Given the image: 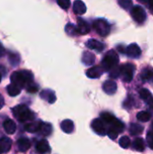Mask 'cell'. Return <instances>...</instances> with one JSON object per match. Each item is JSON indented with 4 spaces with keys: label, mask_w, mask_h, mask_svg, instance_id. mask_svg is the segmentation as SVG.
I'll use <instances>...</instances> for the list:
<instances>
[{
    "label": "cell",
    "mask_w": 153,
    "mask_h": 154,
    "mask_svg": "<svg viewBox=\"0 0 153 154\" xmlns=\"http://www.w3.org/2000/svg\"><path fill=\"white\" fill-rule=\"evenodd\" d=\"M12 84L17 86L18 88H27L30 84L33 83V76L31 71L20 70L13 72L10 77Z\"/></svg>",
    "instance_id": "obj_1"
},
{
    "label": "cell",
    "mask_w": 153,
    "mask_h": 154,
    "mask_svg": "<svg viewBox=\"0 0 153 154\" xmlns=\"http://www.w3.org/2000/svg\"><path fill=\"white\" fill-rule=\"evenodd\" d=\"M119 63V57L118 54L114 51L111 50L108 52H106V54L105 55L101 64H102V69L103 70L106 71H109L111 69H113L114 68L117 67Z\"/></svg>",
    "instance_id": "obj_2"
},
{
    "label": "cell",
    "mask_w": 153,
    "mask_h": 154,
    "mask_svg": "<svg viewBox=\"0 0 153 154\" xmlns=\"http://www.w3.org/2000/svg\"><path fill=\"white\" fill-rule=\"evenodd\" d=\"M14 116L21 123L33 119V114L24 105H19L13 108Z\"/></svg>",
    "instance_id": "obj_3"
},
{
    "label": "cell",
    "mask_w": 153,
    "mask_h": 154,
    "mask_svg": "<svg viewBox=\"0 0 153 154\" xmlns=\"http://www.w3.org/2000/svg\"><path fill=\"white\" fill-rule=\"evenodd\" d=\"M135 66L132 63H126L120 67V75L124 82H131L133 79Z\"/></svg>",
    "instance_id": "obj_4"
},
{
    "label": "cell",
    "mask_w": 153,
    "mask_h": 154,
    "mask_svg": "<svg viewBox=\"0 0 153 154\" xmlns=\"http://www.w3.org/2000/svg\"><path fill=\"white\" fill-rule=\"evenodd\" d=\"M93 27L95 29V31L101 36L105 37L107 36L110 33L111 31V27L110 24L104 19H97L93 23Z\"/></svg>",
    "instance_id": "obj_5"
},
{
    "label": "cell",
    "mask_w": 153,
    "mask_h": 154,
    "mask_svg": "<svg viewBox=\"0 0 153 154\" xmlns=\"http://www.w3.org/2000/svg\"><path fill=\"white\" fill-rule=\"evenodd\" d=\"M131 14H132V17L134 19V21H136L138 23H144V21L146 20V17H147L145 10L140 5L133 6V8L131 10Z\"/></svg>",
    "instance_id": "obj_6"
},
{
    "label": "cell",
    "mask_w": 153,
    "mask_h": 154,
    "mask_svg": "<svg viewBox=\"0 0 153 154\" xmlns=\"http://www.w3.org/2000/svg\"><path fill=\"white\" fill-rule=\"evenodd\" d=\"M91 127L95 131V133H96L98 135L104 136L107 133L106 127L105 125V122L100 118H96V119L93 120L91 123Z\"/></svg>",
    "instance_id": "obj_7"
},
{
    "label": "cell",
    "mask_w": 153,
    "mask_h": 154,
    "mask_svg": "<svg viewBox=\"0 0 153 154\" xmlns=\"http://www.w3.org/2000/svg\"><path fill=\"white\" fill-rule=\"evenodd\" d=\"M139 95L140 97L146 103V105L149 106V107L153 108V96L151 91H149L146 88H142L139 91Z\"/></svg>",
    "instance_id": "obj_8"
},
{
    "label": "cell",
    "mask_w": 153,
    "mask_h": 154,
    "mask_svg": "<svg viewBox=\"0 0 153 154\" xmlns=\"http://www.w3.org/2000/svg\"><path fill=\"white\" fill-rule=\"evenodd\" d=\"M125 53L130 58H139L142 54V51L136 43H132L126 48Z\"/></svg>",
    "instance_id": "obj_9"
},
{
    "label": "cell",
    "mask_w": 153,
    "mask_h": 154,
    "mask_svg": "<svg viewBox=\"0 0 153 154\" xmlns=\"http://www.w3.org/2000/svg\"><path fill=\"white\" fill-rule=\"evenodd\" d=\"M87 46L89 49H91V50H96V51H98V52L103 51L104 49L106 48V45H105L103 42H99V41H97V40H95V39H90V40H88V41L87 42Z\"/></svg>",
    "instance_id": "obj_10"
},
{
    "label": "cell",
    "mask_w": 153,
    "mask_h": 154,
    "mask_svg": "<svg viewBox=\"0 0 153 154\" xmlns=\"http://www.w3.org/2000/svg\"><path fill=\"white\" fill-rule=\"evenodd\" d=\"M103 89L107 95H114L117 90V84L113 80H107L103 84Z\"/></svg>",
    "instance_id": "obj_11"
},
{
    "label": "cell",
    "mask_w": 153,
    "mask_h": 154,
    "mask_svg": "<svg viewBox=\"0 0 153 154\" xmlns=\"http://www.w3.org/2000/svg\"><path fill=\"white\" fill-rule=\"evenodd\" d=\"M12 147V140L8 137H2L0 139V152L5 153L10 151Z\"/></svg>",
    "instance_id": "obj_12"
},
{
    "label": "cell",
    "mask_w": 153,
    "mask_h": 154,
    "mask_svg": "<svg viewBox=\"0 0 153 154\" xmlns=\"http://www.w3.org/2000/svg\"><path fill=\"white\" fill-rule=\"evenodd\" d=\"M77 27V32L79 34H86L89 32L90 31V26L89 24L83 19H78V26Z\"/></svg>",
    "instance_id": "obj_13"
},
{
    "label": "cell",
    "mask_w": 153,
    "mask_h": 154,
    "mask_svg": "<svg viewBox=\"0 0 153 154\" xmlns=\"http://www.w3.org/2000/svg\"><path fill=\"white\" fill-rule=\"evenodd\" d=\"M103 69L100 66H95L93 68H90L87 71V76L90 79H98L103 74Z\"/></svg>",
    "instance_id": "obj_14"
},
{
    "label": "cell",
    "mask_w": 153,
    "mask_h": 154,
    "mask_svg": "<svg viewBox=\"0 0 153 154\" xmlns=\"http://www.w3.org/2000/svg\"><path fill=\"white\" fill-rule=\"evenodd\" d=\"M73 11L76 14H83L87 11V6L81 0H76L73 3Z\"/></svg>",
    "instance_id": "obj_15"
},
{
    "label": "cell",
    "mask_w": 153,
    "mask_h": 154,
    "mask_svg": "<svg viewBox=\"0 0 153 154\" xmlns=\"http://www.w3.org/2000/svg\"><path fill=\"white\" fill-rule=\"evenodd\" d=\"M36 150L40 153H48V152H50V144H49L48 141L44 140V139L39 141L38 143L36 144Z\"/></svg>",
    "instance_id": "obj_16"
},
{
    "label": "cell",
    "mask_w": 153,
    "mask_h": 154,
    "mask_svg": "<svg viewBox=\"0 0 153 154\" xmlns=\"http://www.w3.org/2000/svg\"><path fill=\"white\" fill-rule=\"evenodd\" d=\"M41 97L44 100H46L48 103L50 104H52L56 101V96H55V93L51 90H49V89H46V90H43L41 93Z\"/></svg>",
    "instance_id": "obj_17"
},
{
    "label": "cell",
    "mask_w": 153,
    "mask_h": 154,
    "mask_svg": "<svg viewBox=\"0 0 153 154\" xmlns=\"http://www.w3.org/2000/svg\"><path fill=\"white\" fill-rule=\"evenodd\" d=\"M60 128L61 130L66 133V134H71L74 131V123L69 120V119H66L64 121L61 122L60 124Z\"/></svg>",
    "instance_id": "obj_18"
},
{
    "label": "cell",
    "mask_w": 153,
    "mask_h": 154,
    "mask_svg": "<svg viewBox=\"0 0 153 154\" xmlns=\"http://www.w3.org/2000/svg\"><path fill=\"white\" fill-rule=\"evenodd\" d=\"M3 126H4V129L5 131L9 134H13L14 133H15L16 131V125H15V123L11 120V119H7L4 122L3 124Z\"/></svg>",
    "instance_id": "obj_19"
},
{
    "label": "cell",
    "mask_w": 153,
    "mask_h": 154,
    "mask_svg": "<svg viewBox=\"0 0 153 154\" xmlns=\"http://www.w3.org/2000/svg\"><path fill=\"white\" fill-rule=\"evenodd\" d=\"M17 146H18V149L20 152H26L31 146L30 140L26 137H22L18 140Z\"/></svg>",
    "instance_id": "obj_20"
},
{
    "label": "cell",
    "mask_w": 153,
    "mask_h": 154,
    "mask_svg": "<svg viewBox=\"0 0 153 154\" xmlns=\"http://www.w3.org/2000/svg\"><path fill=\"white\" fill-rule=\"evenodd\" d=\"M95 60H96V57L93 53L89 52V51H85L82 55V62L85 64V65H92L95 63Z\"/></svg>",
    "instance_id": "obj_21"
},
{
    "label": "cell",
    "mask_w": 153,
    "mask_h": 154,
    "mask_svg": "<svg viewBox=\"0 0 153 154\" xmlns=\"http://www.w3.org/2000/svg\"><path fill=\"white\" fill-rule=\"evenodd\" d=\"M109 129L112 130V131H114V132H115L116 134H119L120 133H122V132L124 130V123L121 122L120 120L115 119V120L111 124V126H110Z\"/></svg>",
    "instance_id": "obj_22"
},
{
    "label": "cell",
    "mask_w": 153,
    "mask_h": 154,
    "mask_svg": "<svg viewBox=\"0 0 153 154\" xmlns=\"http://www.w3.org/2000/svg\"><path fill=\"white\" fill-rule=\"evenodd\" d=\"M141 78L143 81L151 80L153 78V69L151 67H147L142 69L141 73Z\"/></svg>",
    "instance_id": "obj_23"
},
{
    "label": "cell",
    "mask_w": 153,
    "mask_h": 154,
    "mask_svg": "<svg viewBox=\"0 0 153 154\" xmlns=\"http://www.w3.org/2000/svg\"><path fill=\"white\" fill-rule=\"evenodd\" d=\"M41 125V122L30 123L25 125V130L30 133H37V132H40Z\"/></svg>",
    "instance_id": "obj_24"
},
{
    "label": "cell",
    "mask_w": 153,
    "mask_h": 154,
    "mask_svg": "<svg viewBox=\"0 0 153 154\" xmlns=\"http://www.w3.org/2000/svg\"><path fill=\"white\" fill-rule=\"evenodd\" d=\"M133 149L137 152H143L145 149V143L142 138H136L133 143Z\"/></svg>",
    "instance_id": "obj_25"
},
{
    "label": "cell",
    "mask_w": 153,
    "mask_h": 154,
    "mask_svg": "<svg viewBox=\"0 0 153 154\" xmlns=\"http://www.w3.org/2000/svg\"><path fill=\"white\" fill-rule=\"evenodd\" d=\"M144 128L143 126L138 125V124H132L131 127H130V133L132 135H137L140 134L143 132Z\"/></svg>",
    "instance_id": "obj_26"
},
{
    "label": "cell",
    "mask_w": 153,
    "mask_h": 154,
    "mask_svg": "<svg viewBox=\"0 0 153 154\" xmlns=\"http://www.w3.org/2000/svg\"><path fill=\"white\" fill-rule=\"evenodd\" d=\"M101 119H102L105 123L111 125L116 118H115V116H113L112 114H110V113H108V112H104V113L101 114Z\"/></svg>",
    "instance_id": "obj_27"
},
{
    "label": "cell",
    "mask_w": 153,
    "mask_h": 154,
    "mask_svg": "<svg viewBox=\"0 0 153 154\" xmlns=\"http://www.w3.org/2000/svg\"><path fill=\"white\" fill-rule=\"evenodd\" d=\"M51 130H52V127H51L50 124H49V123H41V129H40V132H41V134H43L45 136H48L51 133Z\"/></svg>",
    "instance_id": "obj_28"
},
{
    "label": "cell",
    "mask_w": 153,
    "mask_h": 154,
    "mask_svg": "<svg viewBox=\"0 0 153 154\" xmlns=\"http://www.w3.org/2000/svg\"><path fill=\"white\" fill-rule=\"evenodd\" d=\"M21 92V88H18L17 86L14 85V84H10L7 87V93L11 96V97H15L17 95H19Z\"/></svg>",
    "instance_id": "obj_29"
},
{
    "label": "cell",
    "mask_w": 153,
    "mask_h": 154,
    "mask_svg": "<svg viewBox=\"0 0 153 154\" xmlns=\"http://www.w3.org/2000/svg\"><path fill=\"white\" fill-rule=\"evenodd\" d=\"M151 116L149 112L147 111H141L137 114V119L140 121V122H148L150 119H151Z\"/></svg>",
    "instance_id": "obj_30"
},
{
    "label": "cell",
    "mask_w": 153,
    "mask_h": 154,
    "mask_svg": "<svg viewBox=\"0 0 153 154\" xmlns=\"http://www.w3.org/2000/svg\"><path fill=\"white\" fill-rule=\"evenodd\" d=\"M119 145L124 149H128L131 145V140L128 136H123L119 140Z\"/></svg>",
    "instance_id": "obj_31"
},
{
    "label": "cell",
    "mask_w": 153,
    "mask_h": 154,
    "mask_svg": "<svg viewBox=\"0 0 153 154\" xmlns=\"http://www.w3.org/2000/svg\"><path fill=\"white\" fill-rule=\"evenodd\" d=\"M66 32L70 36H76V34H78L77 27L74 24H71V23L67 24V26H66Z\"/></svg>",
    "instance_id": "obj_32"
},
{
    "label": "cell",
    "mask_w": 153,
    "mask_h": 154,
    "mask_svg": "<svg viewBox=\"0 0 153 154\" xmlns=\"http://www.w3.org/2000/svg\"><path fill=\"white\" fill-rule=\"evenodd\" d=\"M117 1H118L119 5L125 10H127L133 6V1L132 0H117Z\"/></svg>",
    "instance_id": "obj_33"
},
{
    "label": "cell",
    "mask_w": 153,
    "mask_h": 154,
    "mask_svg": "<svg viewBox=\"0 0 153 154\" xmlns=\"http://www.w3.org/2000/svg\"><path fill=\"white\" fill-rule=\"evenodd\" d=\"M57 4L64 10H67L70 6V0H57Z\"/></svg>",
    "instance_id": "obj_34"
},
{
    "label": "cell",
    "mask_w": 153,
    "mask_h": 154,
    "mask_svg": "<svg viewBox=\"0 0 153 154\" xmlns=\"http://www.w3.org/2000/svg\"><path fill=\"white\" fill-rule=\"evenodd\" d=\"M147 143L149 147L153 150V132H150L147 134Z\"/></svg>",
    "instance_id": "obj_35"
},
{
    "label": "cell",
    "mask_w": 153,
    "mask_h": 154,
    "mask_svg": "<svg viewBox=\"0 0 153 154\" xmlns=\"http://www.w3.org/2000/svg\"><path fill=\"white\" fill-rule=\"evenodd\" d=\"M26 88H27V91L30 92V93H35V92L38 91V86L33 84V83L30 84Z\"/></svg>",
    "instance_id": "obj_36"
},
{
    "label": "cell",
    "mask_w": 153,
    "mask_h": 154,
    "mask_svg": "<svg viewBox=\"0 0 153 154\" xmlns=\"http://www.w3.org/2000/svg\"><path fill=\"white\" fill-rule=\"evenodd\" d=\"M4 104H5V100H4V97H2V95L0 94V109L4 106Z\"/></svg>",
    "instance_id": "obj_37"
},
{
    "label": "cell",
    "mask_w": 153,
    "mask_h": 154,
    "mask_svg": "<svg viewBox=\"0 0 153 154\" xmlns=\"http://www.w3.org/2000/svg\"><path fill=\"white\" fill-rule=\"evenodd\" d=\"M148 4H149V7H150V9L153 11V0H148Z\"/></svg>",
    "instance_id": "obj_38"
},
{
    "label": "cell",
    "mask_w": 153,
    "mask_h": 154,
    "mask_svg": "<svg viewBox=\"0 0 153 154\" xmlns=\"http://www.w3.org/2000/svg\"><path fill=\"white\" fill-rule=\"evenodd\" d=\"M4 54V48L2 47V45L0 44V56H2Z\"/></svg>",
    "instance_id": "obj_39"
},
{
    "label": "cell",
    "mask_w": 153,
    "mask_h": 154,
    "mask_svg": "<svg viewBox=\"0 0 153 154\" xmlns=\"http://www.w3.org/2000/svg\"><path fill=\"white\" fill-rule=\"evenodd\" d=\"M137 1L140 2V3H142V4H145V3L148 2V0H137Z\"/></svg>",
    "instance_id": "obj_40"
},
{
    "label": "cell",
    "mask_w": 153,
    "mask_h": 154,
    "mask_svg": "<svg viewBox=\"0 0 153 154\" xmlns=\"http://www.w3.org/2000/svg\"><path fill=\"white\" fill-rule=\"evenodd\" d=\"M1 79H2V77H1V74H0V82H1Z\"/></svg>",
    "instance_id": "obj_41"
}]
</instances>
